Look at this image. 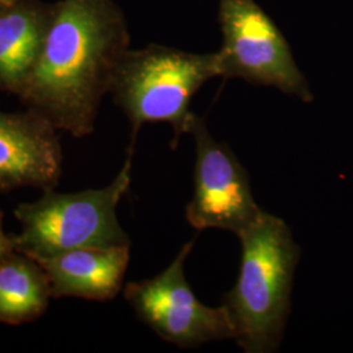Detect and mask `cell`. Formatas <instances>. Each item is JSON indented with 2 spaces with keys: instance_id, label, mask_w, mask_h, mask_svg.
Here are the masks:
<instances>
[{
  "instance_id": "cell-1",
  "label": "cell",
  "mask_w": 353,
  "mask_h": 353,
  "mask_svg": "<svg viewBox=\"0 0 353 353\" xmlns=\"http://www.w3.org/2000/svg\"><path fill=\"white\" fill-rule=\"evenodd\" d=\"M130 42L126 16L114 0H58L16 97L58 131L85 138Z\"/></svg>"
},
{
  "instance_id": "cell-2",
  "label": "cell",
  "mask_w": 353,
  "mask_h": 353,
  "mask_svg": "<svg viewBox=\"0 0 353 353\" xmlns=\"http://www.w3.org/2000/svg\"><path fill=\"white\" fill-rule=\"evenodd\" d=\"M239 278L223 296L245 353H272L280 347L292 307V290L301 249L288 224L263 211L237 236Z\"/></svg>"
},
{
  "instance_id": "cell-3",
  "label": "cell",
  "mask_w": 353,
  "mask_h": 353,
  "mask_svg": "<svg viewBox=\"0 0 353 353\" xmlns=\"http://www.w3.org/2000/svg\"><path fill=\"white\" fill-rule=\"evenodd\" d=\"M221 76L219 52H190L152 43L125 52L118 64L109 94L127 117L137 143L145 123H169L174 130L172 148L190 134L196 114L191 101L203 85Z\"/></svg>"
},
{
  "instance_id": "cell-4",
  "label": "cell",
  "mask_w": 353,
  "mask_h": 353,
  "mask_svg": "<svg viewBox=\"0 0 353 353\" xmlns=\"http://www.w3.org/2000/svg\"><path fill=\"white\" fill-rule=\"evenodd\" d=\"M134 153L135 143L130 141L125 164L106 188L67 194L49 190L36 202L19 204L13 211L21 224L12 237L16 252L41 262L76 249L131 245L117 208L131 185Z\"/></svg>"
},
{
  "instance_id": "cell-5",
  "label": "cell",
  "mask_w": 353,
  "mask_h": 353,
  "mask_svg": "<svg viewBox=\"0 0 353 353\" xmlns=\"http://www.w3.org/2000/svg\"><path fill=\"white\" fill-rule=\"evenodd\" d=\"M223 77L276 88L301 101L313 93L276 24L255 0H219Z\"/></svg>"
},
{
  "instance_id": "cell-6",
  "label": "cell",
  "mask_w": 353,
  "mask_h": 353,
  "mask_svg": "<svg viewBox=\"0 0 353 353\" xmlns=\"http://www.w3.org/2000/svg\"><path fill=\"white\" fill-rule=\"evenodd\" d=\"M194 242H186L174 261L154 278L131 281L125 287V299L140 321L179 348L234 339L227 309L201 303L186 280L185 263Z\"/></svg>"
},
{
  "instance_id": "cell-7",
  "label": "cell",
  "mask_w": 353,
  "mask_h": 353,
  "mask_svg": "<svg viewBox=\"0 0 353 353\" xmlns=\"http://www.w3.org/2000/svg\"><path fill=\"white\" fill-rule=\"evenodd\" d=\"M190 134L195 140L194 194L186 219L196 230L223 229L239 236L263 210L252 196L250 179L234 152L214 139L201 117Z\"/></svg>"
},
{
  "instance_id": "cell-8",
  "label": "cell",
  "mask_w": 353,
  "mask_h": 353,
  "mask_svg": "<svg viewBox=\"0 0 353 353\" xmlns=\"http://www.w3.org/2000/svg\"><path fill=\"white\" fill-rule=\"evenodd\" d=\"M57 131L32 109L0 112V191L57 188L63 160Z\"/></svg>"
},
{
  "instance_id": "cell-9",
  "label": "cell",
  "mask_w": 353,
  "mask_h": 353,
  "mask_svg": "<svg viewBox=\"0 0 353 353\" xmlns=\"http://www.w3.org/2000/svg\"><path fill=\"white\" fill-rule=\"evenodd\" d=\"M131 245L84 248L37 262L50 284L51 297L110 301L123 288Z\"/></svg>"
},
{
  "instance_id": "cell-10",
  "label": "cell",
  "mask_w": 353,
  "mask_h": 353,
  "mask_svg": "<svg viewBox=\"0 0 353 353\" xmlns=\"http://www.w3.org/2000/svg\"><path fill=\"white\" fill-rule=\"evenodd\" d=\"M54 3L13 0L0 8V90L17 94L32 71L50 24Z\"/></svg>"
},
{
  "instance_id": "cell-11",
  "label": "cell",
  "mask_w": 353,
  "mask_h": 353,
  "mask_svg": "<svg viewBox=\"0 0 353 353\" xmlns=\"http://www.w3.org/2000/svg\"><path fill=\"white\" fill-rule=\"evenodd\" d=\"M50 297L48 276L34 259L14 252L0 262V323L14 326L37 319Z\"/></svg>"
},
{
  "instance_id": "cell-12",
  "label": "cell",
  "mask_w": 353,
  "mask_h": 353,
  "mask_svg": "<svg viewBox=\"0 0 353 353\" xmlns=\"http://www.w3.org/2000/svg\"><path fill=\"white\" fill-rule=\"evenodd\" d=\"M16 252L12 237H8L3 229V212L0 211V262Z\"/></svg>"
},
{
  "instance_id": "cell-13",
  "label": "cell",
  "mask_w": 353,
  "mask_h": 353,
  "mask_svg": "<svg viewBox=\"0 0 353 353\" xmlns=\"http://www.w3.org/2000/svg\"><path fill=\"white\" fill-rule=\"evenodd\" d=\"M11 1L13 0H0V8H3L4 6H7V4H10Z\"/></svg>"
}]
</instances>
